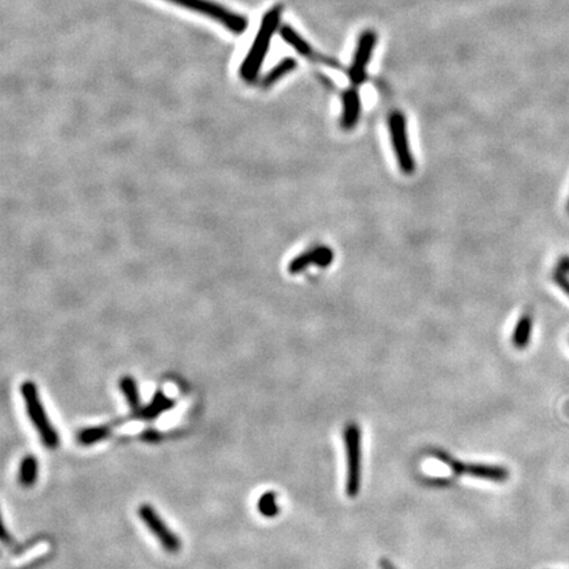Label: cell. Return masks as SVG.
<instances>
[{
  "label": "cell",
  "mask_w": 569,
  "mask_h": 569,
  "mask_svg": "<svg viewBox=\"0 0 569 569\" xmlns=\"http://www.w3.org/2000/svg\"><path fill=\"white\" fill-rule=\"evenodd\" d=\"M376 43L377 36L373 31H365L362 35L360 36L357 48H356V52L353 56V61H352L350 71H348L352 85L359 86L367 78V69H368L369 62L372 58Z\"/></svg>",
  "instance_id": "ba28073f"
},
{
  "label": "cell",
  "mask_w": 569,
  "mask_h": 569,
  "mask_svg": "<svg viewBox=\"0 0 569 569\" xmlns=\"http://www.w3.org/2000/svg\"><path fill=\"white\" fill-rule=\"evenodd\" d=\"M139 517L144 522V525L150 530V533L156 536V539L164 547L165 551L175 553L181 550V541L178 539V536L167 527V523L161 519L150 505L148 503L141 505L139 508Z\"/></svg>",
  "instance_id": "52a82bcc"
},
{
  "label": "cell",
  "mask_w": 569,
  "mask_h": 569,
  "mask_svg": "<svg viewBox=\"0 0 569 569\" xmlns=\"http://www.w3.org/2000/svg\"><path fill=\"white\" fill-rule=\"evenodd\" d=\"M552 278L555 281V283L560 288L567 296L569 297V276L568 273L564 272L560 268H556V271L553 272Z\"/></svg>",
  "instance_id": "d6986e66"
},
{
  "label": "cell",
  "mask_w": 569,
  "mask_h": 569,
  "mask_svg": "<svg viewBox=\"0 0 569 569\" xmlns=\"http://www.w3.org/2000/svg\"><path fill=\"white\" fill-rule=\"evenodd\" d=\"M280 35L288 44L294 48L301 56L310 58V60H316V53L313 51V48L308 45L307 41H305L301 36L298 35L297 32L289 26H282L280 31Z\"/></svg>",
  "instance_id": "7c38bea8"
},
{
  "label": "cell",
  "mask_w": 569,
  "mask_h": 569,
  "mask_svg": "<svg viewBox=\"0 0 569 569\" xmlns=\"http://www.w3.org/2000/svg\"><path fill=\"white\" fill-rule=\"evenodd\" d=\"M361 115V98L355 88L343 94L342 127L344 131H352L359 123Z\"/></svg>",
  "instance_id": "30bf717a"
},
{
  "label": "cell",
  "mask_w": 569,
  "mask_h": 569,
  "mask_svg": "<svg viewBox=\"0 0 569 569\" xmlns=\"http://www.w3.org/2000/svg\"><path fill=\"white\" fill-rule=\"evenodd\" d=\"M333 251L330 246H318L308 249L296 257L289 265V272L293 274L303 272L310 265H315L319 268H328L333 261Z\"/></svg>",
  "instance_id": "9c48e42d"
},
{
  "label": "cell",
  "mask_w": 569,
  "mask_h": 569,
  "mask_svg": "<svg viewBox=\"0 0 569 569\" xmlns=\"http://www.w3.org/2000/svg\"><path fill=\"white\" fill-rule=\"evenodd\" d=\"M120 389H122V393L125 397L132 410L135 412H140V395H139V390H137V385H136L135 380L130 376L123 377L120 381Z\"/></svg>",
  "instance_id": "2e32d148"
},
{
  "label": "cell",
  "mask_w": 569,
  "mask_h": 569,
  "mask_svg": "<svg viewBox=\"0 0 569 569\" xmlns=\"http://www.w3.org/2000/svg\"><path fill=\"white\" fill-rule=\"evenodd\" d=\"M257 508L263 517L274 518L280 513V508L277 503V494L273 491H266L259 499Z\"/></svg>",
  "instance_id": "ac0fdd59"
},
{
  "label": "cell",
  "mask_w": 569,
  "mask_h": 569,
  "mask_svg": "<svg viewBox=\"0 0 569 569\" xmlns=\"http://www.w3.org/2000/svg\"><path fill=\"white\" fill-rule=\"evenodd\" d=\"M297 68V61L293 58H285L273 68L272 71H269L263 78V88H271L277 80L283 78L288 73L294 71Z\"/></svg>",
  "instance_id": "9a60e30c"
},
{
  "label": "cell",
  "mask_w": 569,
  "mask_h": 569,
  "mask_svg": "<svg viewBox=\"0 0 569 569\" xmlns=\"http://www.w3.org/2000/svg\"><path fill=\"white\" fill-rule=\"evenodd\" d=\"M558 268H560L564 272H567L569 274V256H563L561 257L560 260H559V263H558Z\"/></svg>",
  "instance_id": "ffe728a7"
},
{
  "label": "cell",
  "mask_w": 569,
  "mask_h": 569,
  "mask_svg": "<svg viewBox=\"0 0 569 569\" xmlns=\"http://www.w3.org/2000/svg\"><path fill=\"white\" fill-rule=\"evenodd\" d=\"M345 456H347V480L345 493L350 498L359 496L361 489V461H362V444H361V429L355 422H350L343 432Z\"/></svg>",
  "instance_id": "7a4b0ae2"
},
{
  "label": "cell",
  "mask_w": 569,
  "mask_h": 569,
  "mask_svg": "<svg viewBox=\"0 0 569 569\" xmlns=\"http://www.w3.org/2000/svg\"><path fill=\"white\" fill-rule=\"evenodd\" d=\"M533 327H534V319L531 314H523L521 316V319L518 320L516 328L513 331V336H511L513 345L517 350H525L526 347H528L530 340H531Z\"/></svg>",
  "instance_id": "8fae6325"
},
{
  "label": "cell",
  "mask_w": 569,
  "mask_h": 569,
  "mask_svg": "<svg viewBox=\"0 0 569 569\" xmlns=\"http://www.w3.org/2000/svg\"><path fill=\"white\" fill-rule=\"evenodd\" d=\"M378 565H380V568L381 569H398L392 561L387 560L386 558L378 561Z\"/></svg>",
  "instance_id": "44dd1931"
},
{
  "label": "cell",
  "mask_w": 569,
  "mask_h": 569,
  "mask_svg": "<svg viewBox=\"0 0 569 569\" xmlns=\"http://www.w3.org/2000/svg\"><path fill=\"white\" fill-rule=\"evenodd\" d=\"M20 392H21V395L26 402L28 417L32 422V424L35 426V429H37L43 443L51 449L57 448L60 444V437L45 412L44 406L40 401L35 384L31 381H26L20 387Z\"/></svg>",
  "instance_id": "3957f363"
},
{
  "label": "cell",
  "mask_w": 569,
  "mask_h": 569,
  "mask_svg": "<svg viewBox=\"0 0 569 569\" xmlns=\"http://www.w3.org/2000/svg\"><path fill=\"white\" fill-rule=\"evenodd\" d=\"M431 455L434 456L439 461H442L443 464L449 466L457 476H464L465 474V476H471L474 479L493 482H503L508 479V468L501 466V465L463 463V461L456 460L452 456L448 455L444 451H438V449H434L431 452Z\"/></svg>",
  "instance_id": "8992f818"
},
{
  "label": "cell",
  "mask_w": 569,
  "mask_h": 569,
  "mask_svg": "<svg viewBox=\"0 0 569 569\" xmlns=\"http://www.w3.org/2000/svg\"><path fill=\"white\" fill-rule=\"evenodd\" d=\"M38 476V461L35 456L28 455L21 460L20 469H19V482L29 488L35 484Z\"/></svg>",
  "instance_id": "5bb4252c"
},
{
  "label": "cell",
  "mask_w": 569,
  "mask_h": 569,
  "mask_svg": "<svg viewBox=\"0 0 569 569\" xmlns=\"http://www.w3.org/2000/svg\"><path fill=\"white\" fill-rule=\"evenodd\" d=\"M567 209H568V214H569V201H568V206H567Z\"/></svg>",
  "instance_id": "7402d4cb"
},
{
  "label": "cell",
  "mask_w": 569,
  "mask_h": 569,
  "mask_svg": "<svg viewBox=\"0 0 569 569\" xmlns=\"http://www.w3.org/2000/svg\"><path fill=\"white\" fill-rule=\"evenodd\" d=\"M170 3H174L177 6H181L187 9H193L198 14H202L207 18L216 20L220 24L227 28L232 33L240 35L243 33L248 26V20L244 16H240L237 14H234L227 9L221 7L216 3H212L209 0H167Z\"/></svg>",
  "instance_id": "5b68a950"
},
{
  "label": "cell",
  "mask_w": 569,
  "mask_h": 569,
  "mask_svg": "<svg viewBox=\"0 0 569 569\" xmlns=\"http://www.w3.org/2000/svg\"><path fill=\"white\" fill-rule=\"evenodd\" d=\"M387 127L390 139L393 144L395 158L398 162L400 170L403 174L412 175L415 172V160L412 155L410 142H409V135H407V122L406 118L401 111H393L389 115L387 119Z\"/></svg>",
  "instance_id": "277c9868"
},
{
  "label": "cell",
  "mask_w": 569,
  "mask_h": 569,
  "mask_svg": "<svg viewBox=\"0 0 569 569\" xmlns=\"http://www.w3.org/2000/svg\"><path fill=\"white\" fill-rule=\"evenodd\" d=\"M174 406V401L167 398V395H164L162 392H157L155 398L152 400V402L149 403L145 409H142L139 415L144 419H155L157 418L158 415H161L162 412H167L169 409H172Z\"/></svg>",
  "instance_id": "4fadbf2b"
},
{
  "label": "cell",
  "mask_w": 569,
  "mask_h": 569,
  "mask_svg": "<svg viewBox=\"0 0 569 569\" xmlns=\"http://www.w3.org/2000/svg\"><path fill=\"white\" fill-rule=\"evenodd\" d=\"M110 435V429L105 426H95V427H88L82 429L78 434V440L83 446H91L98 442L103 440Z\"/></svg>",
  "instance_id": "e0dca14e"
},
{
  "label": "cell",
  "mask_w": 569,
  "mask_h": 569,
  "mask_svg": "<svg viewBox=\"0 0 569 569\" xmlns=\"http://www.w3.org/2000/svg\"><path fill=\"white\" fill-rule=\"evenodd\" d=\"M281 15H282V6H274L263 15L261 26L259 28L254 44L251 46L246 60L243 61L240 68L241 78L246 79L248 82H252L257 78L263 58L271 46L273 35L280 26Z\"/></svg>",
  "instance_id": "6da1fadb"
}]
</instances>
